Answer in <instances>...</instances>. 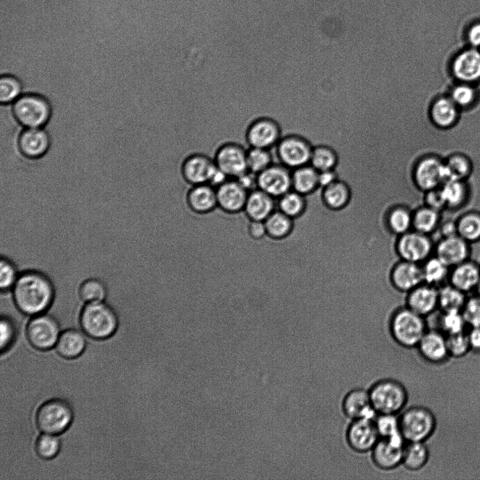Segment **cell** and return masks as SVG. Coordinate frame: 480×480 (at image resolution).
Returning a JSON list of instances; mask_svg holds the SVG:
<instances>
[{
  "instance_id": "cell-1",
  "label": "cell",
  "mask_w": 480,
  "mask_h": 480,
  "mask_svg": "<svg viewBox=\"0 0 480 480\" xmlns=\"http://www.w3.org/2000/svg\"><path fill=\"white\" fill-rule=\"evenodd\" d=\"M15 303L26 315L43 314L51 306L54 290L49 278L38 271H27L19 275L13 288Z\"/></svg>"
},
{
  "instance_id": "cell-2",
  "label": "cell",
  "mask_w": 480,
  "mask_h": 480,
  "mask_svg": "<svg viewBox=\"0 0 480 480\" xmlns=\"http://www.w3.org/2000/svg\"><path fill=\"white\" fill-rule=\"evenodd\" d=\"M389 328L393 340L406 349L417 347L428 331L425 317L406 306L395 311L390 319Z\"/></svg>"
},
{
  "instance_id": "cell-3",
  "label": "cell",
  "mask_w": 480,
  "mask_h": 480,
  "mask_svg": "<svg viewBox=\"0 0 480 480\" xmlns=\"http://www.w3.org/2000/svg\"><path fill=\"white\" fill-rule=\"evenodd\" d=\"M13 113L17 123L24 129H42L49 123L52 108L45 97L27 93L13 104Z\"/></svg>"
},
{
  "instance_id": "cell-4",
  "label": "cell",
  "mask_w": 480,
  "mask_h": 480,
  "mask_svg": "<svg viewBox=\"0 0 480 480\" xmlns=\"http://www.w3.org/2000/svg\"><path fill=\"white\" fill-rule=\"evenodd\" d=\"M399 419L401 433L406 442H426L436 428L433 413L424 406H415L404 409Z\"/></svg>"
},
{
  "instance_id": "cell-5",
  "label": "cell",
  "mask_w": 480,
  "mask_h": 480,
  "mask_svg": "<svg viewBox=\"0 0 480 480\" xmlns=\"http://www.w3.org/2000/svg\"><path fill=\"white\" fill-rule=\"evenodd\" d=\"M115 311L104 302L87 304L81 315V326L86 335L97 340L110 337L117 330Z\"/></svg>"
},
{
  "instance_id": "cell-6",
  "label": "cell",
  "mask_w": 480,
  "mask_h": 480,
  "mask_svg": "<svg viewBox=\"0 0 480 480\" xmlns=\"http://www.w3.org/2000/svg\"><path fill=\"white\" fill-rule=\"evenodd\" d=\"M373 407L378 415H398L407 404L408 394L400 382L383 379L376 382L369 390Z\"/></svg>"
},
{
  "instance_id": "cell-7",
  "label": "cell",
  "mask_w": 480,
  "mask_h": 480,
  "mask_svg": "<svg viewBox=\"0 0 480 480\" xmlns=\"http://www.w3.org/2000/svg\"><path fill=\"white\" fill-rule=\"evenodd\" d=\"M74 413L67 402L58 399L44 403L38 409L36 423L43 433L59 435L68 429Z\"/></svg>"
},
{
  "instance_id": "cell-8",
  "label": "cell",
  "mask_w": 480,
  "mask_h": 480,
  "mask_svg": "<svg viewBox=\"0 0 480 480\" xmlns=\"http://www.w3.org/2000/svg\"><path fill=\"white\" fill-rule=\"evenodd\" d=\"M435 247L431 235L414 229L397 236L395 245L400 260L421 265L434 256Z\"/></svg>"
},
{
  "instance_id": "cell-9",
  "label": "cell",
  "mask_w": 480,
  "mask_h": 480,
  "mask_svg": "<svg viewBox=\"0 0 480 480\" xmlns=\"http://www.w3.org/2000/svg\"><path fill=\"white\" fill-rule=\"evenodd\" d=\"M413 177L423 193L442 188L448 180L445 160L434 154L422 156L415 165Z\"/></svg>"
},
{
  "instance_id": "cell-10",
  "label": "cell",
  "mask_w": 480,
  "mask_h": 480,
  "mask_svg": "<svg viewBox=\"0 0 480 480\" xmlns=\"http://www.w3.org/2000/svg\"><path fill=\"white\" fill-rule=\"evenodd\" d=\"M314 146L306 138L289 133L276 147L279 163L291 170L310 165Z\"/></svg>"
},
{
  "instance_id": "cell-11",
  "label": "cell",
  "mask_w": 480,
  "mask_h": 480,
  "mask_svg": "<svg viewBox=\"0 0 480 480\" xmlns=\"http://www.w3.org/2000/svg\"><path fill=\"white\" fill-rule=\"evenodd\" d=\"M283 136L280 124L266 116L254 119L246 131V140L250 147L270 150L276 148Z\"/></svg>"
},
{
  "instance_id": "cell-12",
  "label": "cell",
  "mask_w": 480,
  "mask_h": 480,
  "mask_svg": "<svg viewBox=\"0 0 480 480\" xmlns=\"http://www.w3.org/2000/svg\"><path fill=\"white\" fill-rule=\"evenodd\" d=\"M248 149L235 142H226L216 151L214 162L229 179H237L249 171Z\"/></svg>"
},
{
  "instance_id": "cell-13",
  "label": "cell",
  "mask_w": 480,
  "mask_h": 480,
  "mask_svg": "<svg viewBox=\"0 0 480 480\" xmlns=\"http://www.w3.org/2000/svg\"><path fill=\"white\" fill-rule=\"evenodd\" d=\"M29 342L39 350H48L56 346L60 336V327L53 317L47 315L33 316L27 330Z\"/></svg>"
},
{
  "instance_id": "cell-14",
  "label": "cell",
  "mask_w": 480,
  "mask_h": 480,
  "mask_svg": "<svg viewBox=\"0 0 480 480\" xmlns=\"http://www.w3.org/2000/svg\"><path fill=\"white\" fill-rule=\"evenodd\" d=\"M380 439L375 419L354 420L351 421L346 433L349 447L360 454L371 452Z\"/></svg>"
},
{
  "instance_id": "cell-15",
  "label": "cell",
  "mask_w": 480,
  "mask_h": 480,
  "mask_svg": "<svg viewBox=\"0 0 480 480\" xmlns=\"http://www.w3.org/2000/svg\"><path fill=\"white\" fill-rule=\"evenodd\" d=\"M258 188L274 199L292 190V170L285 165L274 163L257 175Z\"/></svg>"
},
{
  "instance_id": "cell-16",
  "label": "cell",
  "mask_w": 480,
  "mask_h": 480,
  "mask_svg": "<svg viewBox=\"0 0 480 480\" xmlns=\"http://www.w3.org/2000/svg\"><path fill=\"white\" fill-rule=\"evenodd\" d=\"M405 304L406 307L426 318L439 310V288L423 283L406 293Z\"/></svg>"
},
{
  "instance_id": "cell-17",
  "label": "cell",
  "mask_w": 480,
  "mask_h": 480,
  "mask_svg": "<svg viewBox=\"0 0 480 480\" xmlns=\"http://www.w3.org/2000/svg\"><path fill=\"white\" fill-rule=\"evenodd\" d=\"M434 255L452 268L471 259L472 245L458 235L441 237Z\"/></svg>"
},
{
  "instance_id": "cell-18",
  "label": "cell",
  "mask_w": 480,
  "mask_h": 480,
  "mask_svg": "<svg viewBox=\"0 0 480 480\" xmlns=\"http://www.w3.org/2000/svg\"><path fill=\"white\" fill-rule=\"evenodd\" d=\"M216 165L214 160L203 154H194L187 157L181 165L185 181L192 186L209 184Z\"/></svg>"
},
{
  "instance_id": "cell-19",
  "label": "cell",
  "mask_w": 480,
  "mask_h": 480,
  "mask_svg": "<svg viewBox=\"0 0 480 480\" xmlns=\"http://www.w3.org/2000/svg\"><path fill=\"white\" fill-rule=\"evenodd\" d=\"M389 280L395 290L408 293L424 283L422 265L399 260L392 267Z\"/></svg>"
},
{
  "instance_id": "cell-20",
  "label": "cell",
  "mask_w": 480,
  "mask_h": 480,
  "mask_svg": "<svg viewBox=\"0 0 480 480\" xmlns=\"http://www.w3.org/2000/svg\"><path fill=\"white\" fill-rule=\"evenodd\" d=\"M453 76L460 83L472 84L480 81V51L470 47L458 53L451 66Z\"/></svg>"
},
{
  "instance_id": "cell-21",
  "label": "cell",
  "mask_w": 480,
  "mask_h": 480,
  "mask_svg": "<svg viewBox=\"0 0 480 480\" xmlns=\"http://www.w3.org/2000/svg\"><path fill=\"white\" fill-rule=\"evenodd\" d=\"M217 206L223 211L235 214L245 210L249 192L235 179H229L216 189Z\"/></svg>"
},
{
  "instance_id": "cell-22",
  "label": "cell",
  "mask_w": 480,
  "mask_h": 480,
  "mask_svg": "<svg viewBox=\"0 0 480 480\" xmlns=\"http://www.w3.org/2000/svg\"><path fill=\"white\" fill-rule=\"evenodd\" d=\"M342 409L351 421L363 418L375 419L378 415L373 407L369 390L363 388L349 391L343 399Z\"/></svg>"
},
{
  "instance_id": "cell-23",
  "label": "cell",
  "mask_w": 480,
  "mask_h": 480,
  "mask_svg": "<svg viewBox=\"0 0 480 480\" xmlns=\"http://www.w3.org/2000/svg\"><path fill=\"white\" fill-rule=\"evenodd\" d=\"M18 149L23 156L36 160L42 158L49 150L51 138L42 129H25L18 138Z\"/></svg>"
},
{
  "instance_id": "cell-24",
  "label": "cell",
  "mask_w": 480,
  "mask_h": 480,
  "mask_svg": "<svg viewBox=\"0 0 480 480\" xmlns=\"http://www.w3.org/2000/svg\"><path fill=\"white\" fill-rule=\"evenodd\" d=\"M480 283V263L469 259L450 270L448 283L467 295L474 293Z\"/></svg>"
},
{
  "instance_id": "cell-25",
  "label": "cell",
  "mask_w": 480,
  "mask_h": 480,
  "mask_svg": "<svg viewBox=\"0 0 480 480\" xmlns=\"http://www.w3.org/2000/svg\"><path fill=\"white\" fill-rule=\"evenodd\" d=\"M429 115L432 124L440 130L452 128L457 122L459 108L447 96H438L431 101Z\"/></svg>"
},
{
  "instance_id": "cell-26",
  "label": "cell",
  "mask_w": 480,
  "mask_h": 480,
  "mask_svg": "<svg viewBox=\"0 0 480 480\" xmlns=\"http://www.w3.org/2000/svg\"><path fill=\"white\" fill-rule=\"evenodd\" d=\"M417 348L422 358L432 364L443 363L449 354L447 338L437 331H427Z\"/></svg>"
},
{
  "instance_id": "cell-27",
  "label": "cell",
  "mask_w": 480,
  "mask_h": 480,
  "mask_svg": "<svg viewBox=\"0 0 480 480\" xmlns=\"http://www.w3.org/2000/svg\"><path fill=\"white\" fill-rule=\"evenodd\" d=\"M405 445L380 439L371 452L374 463L383 470L397 468L402 465Z\"/></svg>"
},
{
  "instance_id": "cell-28",
  "label": "cell",
  "mask_w": 480,
  "mask_h": 480,
  "mask_svg": "<svg viewBox=\"0 0 480 480\" xmlns=\"http://www.w3.org/2000/svg\"><path fill=\"white\" fill-rule=\"evenodd\" d=\"M320 191L321 199L324 205L333 212L341 211L347 208L353 198L351 187L340 179L331 185L320 189Z\"/></svg>"
},
{
  "instance_id": "cell-29",
  "label": "cell",
  "mask_w": 480,
  "mask_h": 480,
  "mask_svg": "<svg viewBox=\"0 0 480 480\" xmlns=\"http://www.w3.org/2000/svg\"><path fill=\"white\" fill-rule=\"evenodd\" d=\"M274 199L257 188L249 192L245 211L251 220L265 221L275 210Z\"/></svg>"
},
{
  "instance_id": "cell-30",
  "label": "cell",
  "mask_w": 480,
  "mask_h": 480,
  "mask_svg": "<svg viewBox=\"0 0 480 480\" xmlns=\"http://www.w3.org/2000/svg\"><path fill=\"white\" fill-rule=\"evenodd\" d=\"M190 208L199 214H206L218 207L216 189L208 184L192 186L188 194Z\"/></svg>"
},
{
  "instance_id": "cell-31",
  "label": "cell",
  "mask_w": 480,
  "mask_h": 480,
  "mask_svg": "<svg viewBox=\"0 0 480 480\" xmlns=\"http://www.w3.org/2000/svg\"><path fill=\"white\" fill-rule=\"evenodd\" d=\"M441 188L446 203V210L457 212L467 206L471 192L466 181L448 180Z\"/></svg>"
},
{
  "instance_id": "cell-32",
  "label": "cell",
  "mask_w": 480,
  "mask_h": 480,
  "mask_svg": "<svg viewBox=\"0 0 480 480\" xmlns=\"http://www.w3.org/2000/svg\"><path fill=\"white\" fill-rule=\"evenodd\" d=\"M319 172L311 165L292 170V190L306 197L320 190Z\"/></svg>"
},
{
  "instance_id": "cell-33",
  "label": "cell",
  "mask_w": 480,
  "mask_h": 480,
  "mask_svg": "<svg viewBox=\"0 0 480 480\" xmlns=\"http://www.w3.org/2000/svg\"><path fill=\"white\" fill-rule=\"evenodd\" d=\"M442 213L424 204L417 206L413 210L412 229L431 235L443 220Z\"/></svg>"
},
{
  "instance_id": "cell-34",
  "label": "cell",
  "mask_w": 480,
  "mask_h": 480,
  "mask_svg": "<svg viewBox=\"0 0 480 480\" xmlns=\"http://www.w3.org/2000/svg\"><path fill=\"white\" fill-rule=\"evenodd\" d=\"M86 346L84 335L76 329H69L60 334L56 347L58 354L64 358L79 356Z\"/></svg>"
},
{
  "instance_id": "cell-35",
  "label": "cell",
  "mask_w": 480,
  "mask_h": 480,
  "mask_svg": "<svg viewBox=\"0 0 480 480\" xmlns=\"http://www.w3.org/2000/svg\"><path fill=\"white\" fill-rule=\"evenodd\" d=\"M389 231L399 236L412 229L413 210L405 204L392 206L385 217Z\"/></svg>"
},
{
  "instance_id": "cell-36",
  "label": "cell",
  "mask_w": 480,
  "mask_h": 480,
  "mask_svg": "<svg viewBox=\"0 0 480 480\" xmlns=\"http://www.w3.org/2000/svg\"><path fill=\"white\" fill-rule=\"evenodd\" d=\"M457 235L471 245L480 242V211L463 212L456 220Z\"/></svg>"
},
{
  "instance_id": "cell-37",
  "label": "cell",
  "mask_w": 480,
  "mask_h": 480,
  "mask_svg": "<svg viewBox=\"0 0 480 480\" xmlns=\"http://www.w3.org/2000/svg\"><path fill=\"white\" fill-rule=\"evenodd\" d=\"M424 283L440 288L448 283L451 268L435 255L422 264Z\"/></svg>"
},
{
  "instance_id": "cell-38",
  "label": "cell",
  "mask_w": 480,
  "mask_h": 480,
  "mask_svg": "<svg viewBox=\"0 0 480 480\" xmlns=\"http://www.w3.org/2000/svg\"><path fill=\"white\" fill-rule=\"evenodd\" d=\"M429 456V450L425 442H406L404 448L402 465L411 471H417L427 464Z\"/></svg>"
},
{
  "instance_id": "cell-39",
  "label": "cell",
  "mask_w": 480,
  "mask_h": 480,
  "mask_svg": "<svg viewBox=\"0 0 480 480\" xmlns=\"http://www.w3.org/2000/svg\"><path fill=\"white\" fill-rule=\"evenodd\" d=\"M468 295L449 283H447L439 288V310L441 313L461 312Z\"/></svg>"
},
{
  "instance_id": "cell-40",
  "label": "cell",
  "mask_w": 480,
  "mask_h": 480,
  "mask_svg": "<svg viewBox=\"0 0 480 480\" xmlns=\"http://www.w3.org/2000/svg\"><path fill=\"white\" fill-rule=\"evenodd\" d=\"M293 220L279 210H274L265 221L267 235L276 240L287 238L292 232Z\"/></svg>"
},
{
  "instance_id": "cell-41",
  "label": "cell",
  "mask_w": 480,
  "mask_h": 480,
  "mask_svg": "<svg viewBox=\"0 0 480 480\" xmlns=\"http://www.w3.org/2000/svg\"><path fill=\"white\" fill-rule=\"evenodd\" d=\"M376 425L381 439L406 444L401 433L399 419L397 415L379 414L375 418Z\"/></svg>"
},
{
  "instance_id": "cell-42",
  "label": "cell",
  "mask_w": 480,
  "mask_h": 480,
  "mask_svg": "<svg viewBox=\"0 0 480 480\" xmlns=\"http://www.w3.org/2000/svg\"><path fill=\"white\" fill-rule=\"evenodd\" d=\"M306 197L292 190L278 199L279 210L293 220L301 217L307 210Z\"/></svg>"
},
{
  "instance_id": "cell-43",
  "label": "cell",
  "mask_w": 480,
  "mask_h": 480,
  "mask_svg": "<svg viewBox=\"0 0 480 480\" xmlns=\"http://www.w3.org/2000/svg\"><path fill=\"white\" fill-rule=\"evenodd\" d=\"M338 162V153L331 147L324 144L314 147L310 165L318 172L336 169Z\"/></svg>"
},
{
  "instance_id": "cell-44",
  "label": "cell",
  "mask_w": 480,
  "mask_h": 480,
  "mask_svg": "<svg viewBox=\"0 0 480 480\" xmlns=\"http://www.w3.org/2000/svg\"><path fill=\"white\" fill-rule=\"evenodd\" d=\"M445 162L448 180L466 181L472 172L471 163L465 156L454 154L445 160Z\"/></svg>"
},
{
  "instance_id": "cell-45",
  "label": "cell",
  "mask_w": 480,
  "mask_h": 480,
  "mask_svg": "<svg viewBox=\"0 0 480 480\" xmlns=\"http://www.w3.org/2000/svg\"><path fill=\"white\" fill-rule=\"evenodd\" d=\"M79 295L86 304L103 302L107 295V288L98 279H88L80 286Z\"/></svg>"
},
{
  "instance_id": "cell-46",
  "label": "cell",
  "mask_w": 480,
  "mask_h": 480,
  "mask_svg": "<svg viewBox=\"0 0 480 480\" xmlns=\"http://www.w3.org/2000/svg\"><path fill=\"white\" fill-rule=\"evenodd\" d=\"M23 85L16 76L3 75L0 78V101L3 104L15 103L23 94Z\"/></svg>"
},
{
  "instance_id": "cell-47",
  "label": "cell",
  "mask_w": 480,
  "mask_h": 480,
  "mask_svg": "<svg viewBox=\"0 0 480 480\" xmlns=\"http://www.w3.org/2000/svg\"><path fill=\"white\" fill-rule=\"evenodd\" d=\"M249 170L258 174L274 163L271 150L249 147L247 154Z\"/></svg>"
},
{
  "instance_id": "cell-48",
  "label": "cell",
  "mask_w": 480,
  "mask_h": 480,
  "mask_svg": "<svg viewBox=\"0 0 480 480\" xmlns=\"http://www.w3.org/2000/svg\"><path fill=\"white\" fill-rule=\"evenodd\" d=\"M449 97L459 108H465L474 104L477 92L471 84L461 83L452 88Z\"/></svg>"
},
{
  "instance_id": "cell-49",
  "label": "cell",
  "mask_w": 480,
  "mask_h": 480,
  "mask_svg": "<svg viewBox=\"0 0 480 480\" xmlns=\"http://www.w3.org/2000/svg\"><path fill=\"white\" fill-rule=\"evenodd\" d=\"M440 324L442 330L448 336L463 333L467 323L461 312L441 313Z\"/></svg>"
},
{
  "instance_id": "cell-50",
  "label": "cell",
  "mask_w": 480,
  "mask_h": 480,
  "mask_svg": "<svg viewBox=\"0 0 480 480\" xmlns=\"http://www.w3.org/2000/svg\"><path fill=\"white\" fill-rule=\"evenodd\" d=\"M61 447V442L56 435L43 433L40 436L35 445L38 456L44 459L54 458Z\"/></svg>"
},
{
  "instance_id": "cell-51",
  "label": "cell",
  "mask_w": 480,
  "mask_h": 480,
  "mask_svg": "<svg viewBox=\"0 0 480 480\" xmlns=\"http://www.w3.org/2000/svg\"><path fill=\"white\" fill-rule=\"evenodd\" d=\"M461 313L467 326L480 327V297L475 293L469 295Z\"/></svg>"
},
{
  "instance_id": "cell-52",
  "label": "cell",
  "mask_w": 480,
  "mask_h": 480,
  "mask_svg": "<svg viewBox=\"0 0 480 480\" xmlns=\"http://www.w3.org/2000/svg\"><path fill=\"white\" fill-rule=\"evenodd\" d=\"M19 275L15 264L8 258H2L0 263V288L3 291L13 288Z\"/></svg>"
},
{
  "instance_id": "cell-53",
  "label": "cell",
  "mask_w": 480,
  "mask_h": 480,
  "mask_svg": "<svg viewBox=\"0 0 480 480\" xmlns=\"http://www.w3.org/2000/svg\"><path fill=\"white\" fill-rule=\"evenodd\" d=\"M449 354L455 356H461L470 347L467 334L465 332L449 335L447 338Z\"/></svg>"
},
{
  "instance_id": "cell-54",
  "label": "cell",
  "mask_w": 480,
  "mask_h": 480,
  "mask_svg": "<svg viewBox=\"0 0 480 480\" xmlns=\"http://www.w3.org/2000/svg\"><path fill=\"white\" fill-rule=\"evenodd\" d=\"M0 332H1V350H8L15 340L17 329L12 320L6 317H3L0 322Z\"/></svg>"
},
{
  "instance_id": "cell-55",
  "label": "cell",
  "mask_w": 480,
  "mask_h": 480,
  "mask_svg": "<svg viewBox=\"0 0 480 480\" xmlns=\"http://www.w3.org/2000/svg\"><path fill=\"white\" fill-rule=\"evenodd\" d=\"M423 202L424 205L440 212L446 210V203L441 188L424 193Z\"/></svg>"
},
{
  "instance_id": "cell-56",
  "label": "cell",
  "mask_w": 480,
  "mask_h": 480,
  "mask_svg": "<svg viewBox=\"0 0 480 480\" xmlns=\"http://www.w3.org/2000/svg\"><path fill=\"white\" fill-rule=\"evenodd\" d=\"M319 183L320 189H324L339 179L336 169L319 172Z\"/></svg>"
},
{
  "instance_id": "cell-57",
  "label": "cell",
  "mask_w": 480,
  "mask_h": 480,
  "mask_svg": "<svg viewBox=\"0 0 480 480\" xmlns=\"http://www.w3.org/2000/svg\"><path fill=\"white\" fill-rule=\"evenodd\" d=\"M249 231L252 238L258 240L267 235L265 221L251 220Z\"/></svg>"
},
{
  "instance_id": "cell-58",
  "label": "cell",
  "mask_w": 480,
  "mask_h": 480,
  "mask_svg": "<svg viewBox=\"0 0 480 480\" xmlns=\"http://www.w3.org/2000/svg\"><path fill=\"white\" fill-rule=\"evenodd\" d=\"M467 40L471 47H480V22L473 24L468 28Z\"/></svg>"
},
{
  "instance_id": "cell-59",
  "label": "cell",
  "mask_w": 480,
  "mask_h": 480,
  "mask_svg": "<svg viewBox=\"0 0 480 480\" xmlns=\"http://www.w3.org/2000/svg\"><path fill=\"white\" fill-rule=\"evenodd\" d=\"M438 231H440L441 233V237H447L457 235L456 220H442Z\"/></svg>"
},
{
  "instance_id": "cell-60",
  "label": "cell",
  "mask_w": 480,
  "mask_h": 480,
  "mask_svg": "<svg viewBox=\"0 0 480 480\" xmlns=\"http://www.w3.org/2000/svg\"><path fill=\"white\" fill-rule=\"evenodd\" d=\"M467 337L470 347L480 351V327L471 328Z\"/></svg>"
},
{
  "instance_id": "cell-61",
  "label": "cell",
  "mask_w": 480,
  "mask_h": 480,
  "mask_svg": "<svg viewBox=\"0 0 480 480\" xmlns=\"http://www.w3.org/2000/svg\"><path fill=\"white\" fill-rule=\"evenodd\" d=\"M474 293L480 297V283H479Z\"/></svg>"
}]
</instances>
